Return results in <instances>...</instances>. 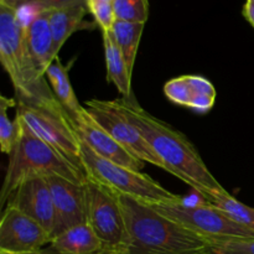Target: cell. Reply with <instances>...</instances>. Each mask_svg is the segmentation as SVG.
<instances>
[{
	"mask_svg": "<svg viewBox=\"0 0 254 254\" xmlns=\"http://www.w3.org/2000/svg\"><path fill=\"white\" fill-rule=\"evenodd\" d=\"M68 69L69 64L64 66L61 60H60V57H56L55 61L47 68L45 77L49 81L54 94L59 99L60 103L62 104V107L66 109L72 123H73L83 113L84 107H82L79 104L78 99H77L73 87H72L71 81H69Z\"/></svg>",
	"mask_w": 254,
	"mask_h": 254,
	"instance_id": "obj_17",
	"label": "cell"
},
{
	"mask_svg": "<svg viewBox=\"0 0 254 254\" xmlns=\"http://www.w3.org/2000/svg\"><path fill=\"white\" fill-rule=\"evenodd\" d=\"M62 254H102L103 245L88 222L74 226L51 243Z\"/></svg>",
	"mask_w": 254,
	"mask_h": 254,
	"instance_id": "obj_18",
	"label": "cell"
},
{
	"mask_svg": "<svg viewBox=\"0 0 254 254\" xmlns=\"http://www.w3.org/2000/svg\"><path fill=\"white\" fill-rule=\"evenodd\" d=\"M84 108L89 116L131 155L144 163H150L166 170L165 164L161 161L160 158H158L143 134L126 116L119 99L117 101L91 99L84 103Z\"/></svg>",
	"mask_w": 254,
	"mask_h": 254,
	"instance_id": "obj_9",
	"label": "cell"
},
{
	"mask_svg": "<svg viewBox=\"0 0 254 254\" xmlns=\"http://www.w3.org/2000/svg\"><path fill=\"white\" fill-rule=\"evenodd\" d=\"M246 2H251V4H254V0H246Z\"/></svg>",
	"mask_w": 254,
	"mask_h": 254,
	"instance_id": "obj_30",
	"label": "cell"
},
{
	"mask_svg": "<svg viewBox=\"0 0 254 254\" xmlns=\"http://www.w3.org/2000/svg\"><path fill=\"white\" fill-rule=\"evenodd\" d=\"M119 102L129 121L165 164L166 171L191 186L206 201L228 193L208 170L193 144L183 133L146 113L138 103H127L123 99Z\"/></svg>",
	"mask_w": 254,
	"mask_h": 254,
	"instance_id": "obj_1",
	"label": "cell"
},
{
	"mask_svg": "<svg viewBox=\"0 0 254 254\" xmlns=\"http://www.w3.org/2000/svg\"><path fill=\"white\" fill-rule=\"evenodd\" d=\"M39 1L49 10L73 6V5H87V0H39Z\"/></svg>",
	"mask_w": 254,
	"mask_h": 254,
	"instance_id": "obj_26",
	"label": "cell"
},
{
	"mask_svg": "<svg viewBox=\"0 0 254 254\" xmlns=\"http://www.w3.org/2000/svg\"><path fill=\"white\" fill-rule=\"evenodd\" d=\"M203 200V198H202ZM153 210L211 242L254 238V232L240 225L207 201L190 203L183 197L168 202H145Z\"/></svg>",
	"mask_w": 254,
	"mask_h": 254,
	"instance_id": "obj_7",
	"label": "cell"
},
{
	"mask_svg": "<svg viewBox=\"0 0 254 254\" xmlns=\"http://www.w3.org/2000/svg\"><path fill=\"white\" fill-rule=\"evenodd\" d=\"M0 254H62L61 252L56 250L55 247H52L50 245V247L46 248H41L39 251H34V252H25V253H6V252H0Z\"/></svg>",
	"mask_w": 254,
	"mask_h": 254,
	"instance_id": "obj_28",
	"label": "cell"
},
{
	"mask_svg": "<svg viewBox=\"0 0 254 254\" xmlns=\"http://www.w3.org/2000/svg\"><path fill=\"white\" fill-rule=\"evenodd\" d=\"M87 222L103 245L102 254H128L131 241L118 195L92 179L84 183Z\"/></svg>",
	"mask_w": 254,
	"mask_h": 254,
	"instance_id": "obj_8",
	"label": "cell"
},
{
	"mask_svg": "<svg viewBox=\"0 0 254 254\" xmlns=\"http://www.w3.org/2000/svg\"><path fill=\"white\" fill-rule=\"evenodd\" d=\"M7 206L17 208L39 222L51 235L55 228V206L45 176L24 181L7 200ZM52 243V242H51Z\"/></svg>",
	"mask_w": 254,
	"mask_h": 254,
	"instance_id": "obj_12",
	"label": "cell"
},
{
	"mask_svg": "<svg viewBox=\"0 0 254 254\" xmlns=\"http://www.w3.org/2000/svg\"><path fill=\"white\" fill-rule=\"evenodd\" d=\"M117 195L131 241L128 254H213L207 238L169 220L145 202Z\"/></svg>",
	"mask_w": 254,
	"mask_h": 254,
	"instance_id": "obj_2",
	"label": "cell"
},
{
	"mask_svg": "<svg viewBox=\"0 0 254 254\" xmlns=\"http://www.w3.org/2000/svg\"><path fill=\"white\" fill-rule=\"evenodd\" d=\"M50 10L40 12L39 15L24 25L25 41L31 55L37 71L45 76L50 64L59 55L55 50L54 36L49 22Z\"/></svg>",
	"mask_w": 254,
	"mask_h": 254,
	"instance_id": "obj_15",
	"label": "cell"
},
{
	"mask_svg": "<svg viewBox=\"0 0 254 254\" xmlns=\"http://www.w3.org/2000/svg\"><path fill=\"white\" fill-rule=\"evenodd\" d=\"M242 15L245 16V19L252 25L254 29V4L246 2L242 7Z\"/></svg>",
	"mask_w": 254,
	"mask_h": 254,
	"instance_id": "obj_27",
	"label": "cell"
},
{
	"mask_svg": "<svg viewBox=\"0 0 254 254\" xmlns=\"http://www.w3.org/2000/svg\"><path fill=\"white\" fill-rule=\"evenodd\" d=\"M73 127L78 134L79 139L86 143L96 154L102 158L119 164L122 166L131 169L135 171H141L144 168V161L139 160L131 155L128 150L123 148L116 139L112 138L93 118L88 114L84 108L83 113L79 116Z\"/></svg>",
	"mask_w": 254,
	"mask_h": 254,
	"instance_id": "obj_13",
	"label": "cell"
},
{
	"mask_svg": "<svg viewBox=\"0 0 254 254\" xmlns=\"http://www.w3.org/2000/svg\"><path fill=\"white\" fill-rule=\"evenodd\" d=\"M17 136L14 149L9 155L6 174L0 191V206L4 207L10 195L29 179L39 176H61L72 183L83 185L87 175L74 166L52 146L40 139L29 127L15 117Z\"/></svg>",
	"mask_w": 254,
	"mask_h": 254,
	"instance_id": "obj_3",
	"label": "cell"
},
{
	"mask_svg": "<svg viewBox=\"0 0 254 254\" xmlns=\"http://www.w3.org/2000/svg\"><path fill=\"white\" fill-rule=\"evenodd\" d=\"M166 98L198 114H206L216 102V88L211 81L197 74L175 77L164 86Z\"/></svg>",
	"mask_w": 254,
	"mask_h": 254,
	"instance_id": "obj_14",
	"label": "cell"
},
{
	"mask_svg": "<svg viewBox=\"0 0 254 254\" xmlns=\"http://www.w3.org/2000/svg\"><path fill=\"white\" fill-rule=\"evenodd\" d=\"M213 254H254V238H236L212 243Z\"/></svg>",
	"mask_w": 254,
	"mask_h": 254,
	"instance_id": "obj_25",
	"label": "cell"
},
{
	"mask_svg": "<svg viewBox=\"0 0 254 254\" xmlns=\"http://www.w3.org/2000/svg\"><path fill=\"white\" fill-rule=\"evenodd\" d=\"M0 62L9 76L16 101H59L49 81L37 71L14 6L0 2Z\"/></svg>",
	"mask_w": 254,
	"mask_h": 254,
	"instance_id": "obj_4",
	"label": "cell"
},
{
	"mask_svg": "<svg viewBox=\"0 0 254 254\" xmlns=\"http://www.w3.org/2000/svg\"><path fill=\"white\" fill-rule=\"evenodd\" d=\"M109 1H113V0H109Z\"/></svg>",
	"mask_w": 254,
	"mask_h": 254,
	"instance_id": "obj_31",
	"label": "cell"
},
{
	"mask_svg": "<svg viewBox=\"0 0 254 254\" xmlns=\"http://www.w3.org/2000/svg\"><path fill=\"white\" fill-rule=\"evenodd\" d=\"M145 24L141 22H129L117 20L112 29L114 40L123 54L124 60L130 73H133L134 64H135L136 54H138L139 44L143 35Z\"/></svg>",
	"mask_w": 254,
	"mask_h": 254,
	"instance_id": "obj_20",
	"label": "cell"
},
{
	"mask_svg": "<svg viewBox=\"0 0 254 254\" xmlns=\"http://www.w3.org/2000/svg\"><path fill=\"white\" fill-rule=\"evenodd\" d=\"M88 11L93 15L97 26L102 32L112 31L114 22L117 21L113 1L109 0H87Z\"/></svg>",
	"mask_w": 254,
	"mask_h": 254,
	"instance_id": "obj_24",
	"label": "cell"
},
{
	"mask_svg": "<svg viewBox=\"0 0 254 254\" xmlns=\"http://www.w3.org/2000/svg\"><path fill=\"white\" fill-rule=\"evenodd\" d=\"M51 235L31 217L6 206L0 221V252H34L51 245Z\"/></svg>",
	"mask_w": 254,
	"mask_h": 254,
	"instance_id": "obj_10",
	"label": "cell"
},
{
	"mask_svg": "<svg viewBox=\"0 0 254 254\" xmlns=\"http://www.w3.org/2000/svg\"><path fill=\"white\" fill-rule=\"evenodd\" d=\"M16 99L0 97V148L2 153L10 155L14 149L15 141L17 136L16 123L10 121L7 116V108L16 107Z\"/></svg>",
	"mask_w": 254,
	"mask_h": 254,
	"instance_id": "obj_22",
	"label": "cell"
},
{
	"mask_svg": "<svg viewBox=\"0 0 254 254\" xmlns=\"http://www.w3.org/2000/svg\"><path fill=\"white\" fill-rule=\"evenodd\" d=\"M81 159L87 178L119 195L129 196L141 202H168L181 198V196L166 190L146 174L102 158L82 140Z\"/></svg>",
	"mask_w": 254,
	"mask_h": 254,
	"instance_id": "obj_5",
	"label": "cell"
},
{
	"mask_svg": "<svg viewBox=\"0 0 254 254\" xmlns=\"http://www.w3.org/2000/svg\"><path fill=\"white\" fill-rule=\"evenodd\" d=\"M117 20L145 24L149 19V0H113Z\"/></svg>",
	"mask_w": 254,
	"mask_h": 254,
	"instance_id": "obj_23",
	"label": "cell"
},
{
	"mask_svg": "<svg viewBox=\"0 0 254 254\" xmlns=\"http://www.w3.org/2000/svg\"><path fill=\"white\" fill-rule=\"evenodd\" d=\"M55 206V228L52 241L69 228L87 222L84 184L72 183L61 176H47Z\"/></svg>",
	"mask_w": 254,
	"mask_h": 254,
	"instance_id": "obj_11",
	"label": "cell"
},
{
	"mask_svg": "<svg viewBox=\"0 0 254 254\" xmlns=\"http://www.w3.org/2000/svg\"><path fill=\"white\" fill-rule=\"evenodd\" d=\"M206 201V200H205ZM216 208L222 211L223 213L232 218L240 225L245 226V227L250 228L254 232V208L250 206L245 205L243 202L238 201L237 198L233 197L230 193L226 195L215 196L213 198L207 201Z\"/></svg>",
	"mask_w": 254,
	"mask_h": 254,
	"instance_id": "obj_21",
	"label": "cell"
},
{
	"mask_svg": "<svg viewBox=\"0 0 254 254\" xmlns=\"http://www.w3.org/2000/svg\"><path fill=\"white\" fill-rule=\"evenodd\" d=\"M104 45V56H106L107 79L113 83L119 93L123 96V101L127 103L136 104L131 92V73L129 72L128 64L124 60L121 49L117 45L112 31L102 32Z\"/></svg>",
	"mask_w": 254,
	"mask_h": 254,
	"instance_id": "obj_16",
	"label": "cell"
},
{
	"mask_svg": "<svg viewBox=\"0 0 254 254\" xmlns=\"http://www.w3.org/2000/svg\"><path fill=\"white\" fill-rule=\"evenodd\" d=\"M16 116L40 139L64 159L84 171L81 159V140L66 109L59 101L30 103L16 101Z\"/></svg>",
	"mask_w": 254,
	"mask_h": 254,
	"instance_id": "obj_6",
	"label": "cell"
},
{
	"mask_svg": "<svg viewBox=\"0 0 254 254\" xmlns=\"http://www.w3.org/2000/svg\"><path fill=\"white\" fill-rule=\"evenodd\" d=\"M87 12H89L87 5H73L50 10L49 22L57 55L60 54L67 39H69V36H72V34L77 30L81 29Z\"/></svg>",
	"mask_w": 254,
	"mask_h": 254,
	"instance_id": "obj_19",
	"label": "cell"
},
{
	"mask_svg": "<svg viewBox=\"0 0 254 254\" xmlns=\"http://www.w3.org/2000/svg\"><path fill=\"white\" fill-rule=\"evenodd\" d=\"M26 1H29V0H0V2H4V4L10 5V6H14V7L19 6L20 4Z\"/></svg>",
	"mask_w": 254,
	"mask_h": 254,
	"instance_id": "obj_29",
	"label": "cell"
}]
</instances>
